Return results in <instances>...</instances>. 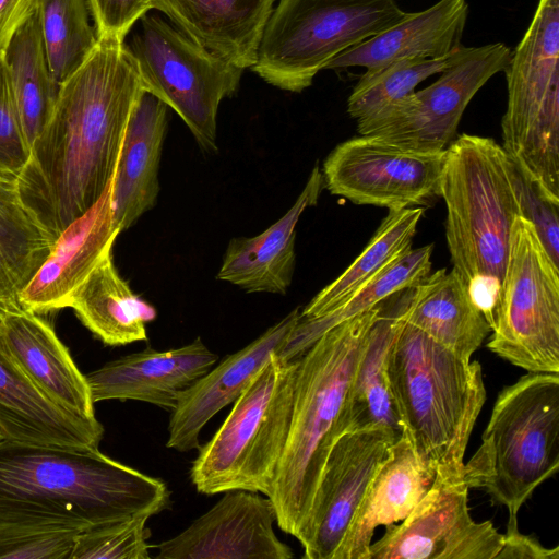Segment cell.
<instances>
[{"instance_id": "ba28073f", "label": "cell", "mask_w": 559, "mask_h": 559, "mask_svg": "<svg viewBox=\"0 0 559 559\" xmlns=\"http://www.w3.org/2000/svg\"><path fill=\"white\" fill-rule=\"evenodd\" d=\"M503 71L501 146L539 193L559 204V0H538Z\"/></svg>"}, {"instance_id": "7a4b0ae2", "label": "cell", "mask_w": 559, "mask_h": 559, "mask_svg": "<svg viewBox=\"0 0 559 559\" xmlns=\"http://www.w3.org/2000/svg\"><path fill=\"white\" fill-rule=\"evenodd\" d=\"M166 484L98 449L0 438V519L86 528L169 507Z\"/></svg>"}, {"instance_id": "d6a6232c", "label": "cell", "mask_w": 559, "mask_h": 559, "mask_svg": "<svg viewBox=\"0 0 559 559\" xmlns=\"http://www.w3.org/2000/svg\"><path fill=\"white\" fill-rule=\"evenodd\" d=\"M423 215L420 206L389 211L362 252L311 299L300 311V318L312 320L328 314L390 261L411 248Z\"/></svg>"}, {"instance_id": "5b68a950", "label": "cell", "mask_w": 559, "mask_h": 559, "mask_svg": "<svg viewBox=\"0 0 559 559\" xmlns=\"http://www.w3.org/2000/svg\"><path fill=\"white\" fill-rule=\"evenodd\" d=\"M388 379L418 455L436 477L464 478L465 451L486 401L480 364L462 359L403 317L388 355Z\"/></svg>"}, {"instance_id": "83f0119b", "label": "cell", "mask_w": 559, "mask_h": 559, "mask_svg": "<svg viewBox=\"0 0 559 559\" xmlns=\"http://www.w3.org/2000/svg\"><path fill=\"white\" fill-rule=\"evenodd\" d=\"M70 307L94 336L109 346L146 341V323L156 317L154 307L135 295L119 275L112 250L74 290Z\"/></svg>"}, {"instance_id": "cb8c5ba5", "label": "cell", "mask_w": 559, "mask_h": 559, "mask_svg": "<svg viewBox=\"0 0 559 559\" xmlns=\"http://www.w3.org/2000/svg\"><path fill=\"white\" fill-rule=\"evenodd\" d=\"M275 0H151L182 33L234 64L251 68Z\"/></svg>"}, {"instance_id": "9c48e42d", "label": "cell", "mask_w": 559, "mask_h": 559, "mask_svg": "<svg viewBox=\"0 0 559 559\" xmlns=\"http://www.w3.org/2000/svg\"><path fill=\"white\" fill-rule=\"evenodd\" d=\"M407 13L395 0H278L251 68L269 84L299 93L336 56Z\"/></svg>"}, {"instance_id": "e575fe53", "label": "cell", "mask_w": 559, "mask_h": 559, "mask_svg": "<svg viewBox=\"0 0 559 559\" xmlns=\"http://www.w3.org/2000/svg\"><path fill=\"white\" fill-rule=\"evenodd\" d=\"M459 50L443 58L408 57L366 70L348 97L349 116L357 120L369 117L412 94L420 82L450 66Z\"/></svg>"}, {"instance_id": "60d3db41", "label": "cell", "mask_w": 559, "mask_h": 559, "mask_svg": "<svg viewBox=\"0 0 559 559\" xmlns=\"http://www.w3.org/2000/svg\"><path fill=\"white\" fill-rule=\"evenodd\" d=\"M496 559H559V547L547 548L516 527L503 534V544Z\"/></svg>"}, {"instance_id": "8d00e7d4", "label": "cell", "mask_w": 559, "mask_h": 559, "mask_svg": "<svg viewBox=\"0 0 559 559\" xmlns=\"http://www.w3.org/2000/svg\"><path fill=\"white\" fill-rule=\"evenodd\" d=\"M73 527L0 519V559H70Z\"/></svg>"}, {"instance_id": "277c9868", "label": "cell", "mask_w": 559, "mask_h": 559, "mask_svg": "<svg viewBox=\"0 0 559 559\" xmlns=\"http://www.w3.org/2000/svg\"><path fill=\"white\" fill-rule=\"evenodd\" d=\"M440 197L452 270L492 328L511 229L522 216L518 168L493 139L463 133L445 148Z\"/></svg>"}, {"instance_id": "4fadbf2b", "label": "cell", "mask_w": 559, "mask_h": 559, "mask_svg": "<svg viewBox=\"0 0 559 559\" xmlns=\"http://www.w3.org/2000/svg\"><path fill=\"white\" fill-rule=\"evenodd\" d=\"M444 158L445 150L419 152L359 135L331 151L322 175L332 194L395 211L440 197Z\"/></svg>"}, {"instance_id": "5bb4252c", "label": "cell", "mask_w": 559, "mask_h": 559, "mask_svg": "<svg viewBox=\"0 0 559 559\" xmlns=\"http://www.w3.org/2000/svg\"><path fill=\"white\" fill-rule=\"evenodd\" d=\"M400 436L389 427L372 426L338 437L296 537L304 547V558H336L376 473Z\"/></svg>"}, {"instance_id": "44dd1931", "label": "cell", "mask_w": 559, "mask_h": 559, "mask_svg": "<svg viewBox=\"0 0 559 559\" xmlns=\"http://www.w3.org/2000/svg\"><path fill=\"white\" fill-rule=\"evenodd\" d=\"M435 477L433 468L403 431L376 473L335 559H369L376 530L403 521Z\"/></svg>"}, {"instance_id": "f35d334b", "label": "cell", "mask_w": 559, "mask_h": 559, "mask_svg": "<svg viewBox=\"0 0 559 559\" xmlns=\"http://www.w3.org/2000/svg\"><path fill=\"white\" fill-rule=\"evenodd\" d=\"M522 216L535 228L552 262L559 266V204L544 198L518 169Z\"/></svg>"}, {"instance_id": "603a6c76", "label": "cell", "mask_w": 559, "mask_h": 559, "mask_svg": "<svg viewBox=\"0 0 559 559\" xmlns=\"http://www.w3.org/2000/svg\"><path fill=\"white\" fill-rule=\"evenodd\" d=\"M468 14L466 0H439L407 15L386 31L368 38L332 59L324 70L382 68L408 57L443 58L463 47Z\"/></svg>"}, {"instance_id": "d4e9b609", "label": "cell", "mask_w": 559, "mask_h": 559, "mask_svg": "<svg viewBox=\"0 0 559 559\" xmlns=\"http://www.w3.org/2000/svg\"><path fill=\"white\" fill-rule=\"evenodd\" d=\"M167 109L144 90L132 110L112 185L114 216L121 231L156 204Z\"/></svg>"}, {"instance_id": "1f68e13d", "label": "cell", "mask_w": 559, "mask_h": 559, "mask_svg": "<svg viewBox=\"0 0 559 559\" xmlns=\"http://www.w3.org/2000/svg\"><path fill=\"white\" fill-rule=\"evenodd\" d=\"M403 299L389 312L384 307L372 324L352 384L347 406V431L383 426L403 432L388 379V355L403 322Z\"/></svg>"}, {"instance_id": "4dcf8cb0", "label": "cell", "mask_w": 559, "mask_h": 559, "mask_svg": "<svg viewBox=\"0 0 559 559\" xmlns=\"http://www.w3.org/2000/svg\"><path fill=\"white\" fill-rule=\"evenodd\" d=\"M431 253L432 245L416 249L411 247L390 261L328 314L312 320L300 318L278 356L287 360L299 358L330 328L383 304L396 294L417 286L430 273Z\"/></svg>"}, {"instance_id": "ffe728a7", "label": "cell", "mask_w": 559, "mask_h": 559, "mask_svg": "<svg viewBox=\"0 0 559 559\" xmlns=\"http://www.w3.org/2000/svg\"><path fill=\"white\" fill-rule=\"evenodd\" d=\"M217 361L201 341L182 347L122 356L85 374L94 403L135 400L173 409L178 395Z\"/></svg>"}, {"instance_id": "836d02e7", "label": "cell", "mask_w": 559, "mask_h": 559, "mask_svg": "<svg viewBox=\"0 0 559 559\" xmlns=\"http://www.w3.org/2000/svg\"><path fill=\"white\" fill-rule=\"evenodd\" d=\"M43 43L50 71L61 84L74 74L98 45L86 0H37Z\"/></svg>"}, {"instance_id": "f1b7e54d", "label": "cell", "mask_w": 559, "mask_h": 559, "mask_svg": "<svg viewBox=\"0 0 559 559\" xmlns=\"http://www.w3.org/2000/svg\"><path fill=\"white\" fill-rule=\"evenodd\" d=\"M17 179V174L0 168V311L20 308V292L55 242L24 204Z\"/></svg>"}, {"instance_id": "b9f144b4", "label": "cell", "mask_w": 559, "mask_h": 559, "mask_svg": "<svg viewBox=\"0 0 559 559\" xmlns=\"http://www.w3.org/2000/svg\"><path fill=\"white\" fill-rule=\"evenodd\" d=\"M37 0H0V56L36 7Z\"/></svg>"}, {"instance_id": "52a82bcc", "label": "cell", "mask_w": 559, "mask_h": 559, "mask_svg": "<svg viewBox=\"0 0 559 559\" xmlns=\"http://www.w3.org/2000/svg\"><path fill=\"white\" fill-rule=\"evenodd\" d=\"M298 358L273 355L210 441L199 447L190 479L197 491L230 490L271 497L289 433Z\"/></svg>"}, {"instance_id": "8992f818", "label": "cell", "mask_w": 559, "mask_h": 559, "mask_svg": "<svg viewBox=\"0 0 559 559\" xmlns=\"http://www.w3.org/2000/svg\"><path fill=\"white\" fill-rule=\"evenodd\" d=\"M558 469L559 373L527 372L499 392L464 480L508 509L512 530L521 507Z\"/></svg>"}, {"instance_id": "3957f363", "label": "cell", "mask_w": 559, "mask_h": 559, "mask_svg": "<svg viewBox=\"0 0 559 559\" xmlns=\"http://www.w3.org/2000/svg\"><path fill=\"white\" fill-rule=\"evenodd\" d=\"M383 304L322 333L298 358L289 433L270 497L282 531L297 537L335 441L347 431L352 384Z\"/></svg>"}, {"instance_id": "e0dca14e", "label": "cell", "mask_w": 559, "mask_h": 559, "mask_svg": "<svg viewBox=\"0 0 559 559\" xmlns=\"http://www.w3.org/2000/svg\"><path fill=\"white\" fill-rule=\"evenodd\" d=\"M299 319L296 308L183 390L171 409L166 447L179 452L199 449L202 428L243 393L273 355L282 353Z\"/></svg>"}, {"instance_id": "8fae6325", "label": "cell", "mask_w": 559, "mask_h": 559, "mask_svg": "<svg viewBox=\"0 0 559 559\" xmlns=\"http://www.w3.org/2000/svg\"><path fill=\"white\" fill-rule=\"evenodd\" d=\"M487 347L527 372L559 373V266L533 225L513 223Z\"/></svg>"}, {"instance_id": "7402d4cb", "label": "cell", "mask_w": 559, "mask_h": 559, "mask_svg": "<svg viewBox=\"0 0 559 559\" xmlns=\"http://www.w3.org/2000/svg\"><path fill=\"white\" fill-rule=\"evenodd\" d=\"M323 187L322 171L316 165L297 200L278 221L254 237L229 241L217 280L247 293L285 295L295 271L297 223L307 207L317 204Z\"/></svg>"}, {"instance_id": "6da1fadb", "label": "cell", "mask_w": 559, "mask_h": 559, "mask_svg": "<svg viewBox=\"0 0 559 559\" xmlns=\"http://www.w3.org/2000/svg\"><path fill=\"white\" fill-rule=\"evenodd\" d=\"M143 91L124 43L107 39H98L86 62L60 84L17 179L24 204L55 240L112 179Z\"/></svg>"}, {"instance_id": "d590c367", "label": "cell", "mask_w": 559, "mask_h": 559, "mask_svg": "<svg viewBox=\"0 0 559 559\" xmlns=\"http://www.w3.org/2000/svg\"><path fill=\"white\" fill-rule=\"evenodd\" d=\"M147 514L135 515L78 533L70 559H147L151 531Z\"/></svg>"}, {"instance_id": "7bdbcfd3", "label": "cell", "mask_w": 559, "mask_h": 559, "mask_svg": "<svg viewBox=\"0 0 559 559\" xmlns=\"http://www.w3.org/2000/svg\"><path fill=\"white\" fill-rule=\"evenodd\" d=\"M0 438H2L1 432H0Z\"/></svg>"}, {"instance_id": "9a60e30c", "label": "cell", "mask_w": 559, "mask_h": 559, "mask_svg": "<svg viewBox=\"0 0 559 559\" xmlns=\"http://www.w3.org/2000/svg\"><path fill=\"white\" fill-rule=\"evenodd\" d=\"M461 479L435 480L401 524H390L369 559H496L503 544L491 521L476 522Z\"/></svg>"}, {"instance_id": "484cf974", "label": "cell", "mask_w": 559, "mask_h": 559, "mask_svg": "<svg viewBox=\"0 0 559 559\" xmlns=\"http://www.w3.org/2000/svg\"><path fill=\"white\" fill-rule=\"evenodd\" d=\"M0 432L14 441L98 449L104 427L50 402L0 350Z\"/></svg>"}, {"instance_id": "4316f807", "label": "cell", "mask_w": 559, "mask_h": 559, "mask_svg": "<svg viewBox=\"0 0 559 559\" xmlns=\"http://www.w3.org/2000/svg\"><path fill=\"white\" fill-rule=\"evenodd\" d=\"M404 293L405 321L466 361L491 332L480 307L453 270L440 269Z\"/></svg>"}, {"instance_id": "ac0fdd59", "label": "cell", "mask_w": 559, "mask_h": 559, "mask_svg": "<svg viewBox=\"0 0 559 559\" xmlns=\"http://www.w3.org/2000/svg\"><path fill=\"white\" fill-rule=\"evenodd\" d=\"M112 185L114 177L98 201L59 234L44 263L20 292V308L43 314L70 307L74 290L112 250L121 233L114 216Z\"/></svg>"}, {"instance_id": "d6986e66", "label": "cell", "mask_w": 559, "mask_h": 559, "mask_svg": "<svg viewBox=\"0 0 559 559\" xmlns=\"http://www.w3.org/2000/svg\"><path fill=\"white\" fill-rule=\"evenodd\" d=\"M0 350L50 402L86 420H97L86 377L52 326L22 308L0 311Z\"/></svg>"}, {"instance_id": "74e56055", "label": "cell", "mask_w": 559, "mask_h": 559, "mask_svg": "<svg viewBox=\"0 0 559 559\" xmlns=\"http://www.w3.org/2000/svg\"><path fill=\"white\" fill-rule=\"evenodd\" d=\"M29 147L25 141L3 55L0 56V168L15 174L25 166Z\"/></svg>"}, {"instance_id": "f546056e", "label": "cell", "mask_w": 559, "mask_h": 559, "mask_svg": "<svg viewBox=\"0 0 559 559\" xmlns=\"http://www.w3.org/2000/svg\"><path fill=\"white\" fill-rule=\"evenodd\" d=\"M3 58L22 131L31 150L52 112L60 88L48 64L36 7L15 32Z\"/></svg>"}, {"instance_id": "ab89813d", "label": "cell", "mask_w": 559, "mask_h": 559, "mask_svg": "<svg viewBox=\"0 0 559 559\" xmlns=\"http://www.w3.org/2000/svg\"><path fill=\"white\" fill-rule=\"evenodd\" d=\"M98 39L124 43L135 23L151 9V0H86Z\"/></svg>"}, {"instance_id": "2e32d148", "label": "cell", "mask_w": 559, "mask_h": 559, "mask_svg": "<svg viewBox=\"0 0 559 559\" xmlns=\"http://www.w3.org/2000/svg\"><path fill=\"white\" fill-rule=\"evenodd\" d=\"M272 500L247 490L226 491L185 531L155 546L158 559H289L276 536Z\"/></svg>"}, {"instance_id": "7c38bea8", "label": "cell", "mask_w": 559, "mask_h": 559, "mask_svg": "<svg viewBox=\"0 0 559 559\" xmlns=\"http://www.w3.org/2000/svg\"><path fill=\"white\" fill-rule=\"evenodd\" d=\"M510 56V48L502 43L463 46L429 86L357 120L359 135L406 150L444 151L472 98L490 78L504 70Z\"/></svg>"}, {"instance_id": "30bf717a", "label": "cell", "mask_w": 559, "mask_h": 559, "mask_svg": "<svg viewBox=\"0 0 559 559\" xmlns=\"http://www.w3.org/2000/svg\"><path fill=\"white\" fill-rule=\"evenodd\" d=\"M124 45L143 87L170 107L198 144L217 151V111L237 91L243 69L191 39L158 15H143Z\"/></svg>"}]
</instances>
